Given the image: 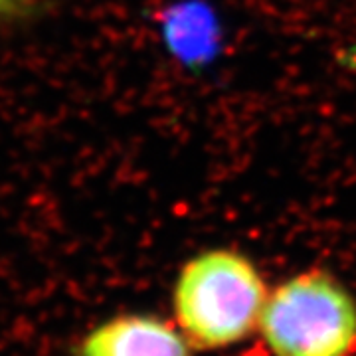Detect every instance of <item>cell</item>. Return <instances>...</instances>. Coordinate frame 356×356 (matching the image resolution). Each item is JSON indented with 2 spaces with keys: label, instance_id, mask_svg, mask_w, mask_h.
Listing matches in <instances>:
<instances>
[{
  "label": "cell",
  "instance_id": "1",
  "mask_svg": "<svg viewBox=\"0 0 356 356\" xmlns=\"http://www.w3.org/2000/svg\"><path fill=\"white\" fill-rule=\"evenodd\" d=\"M267 295L248 255L229 248L204 250L184 261L175 280L177 329L200 350L242 343L257 329Z\"/></svg>",
  "mask_w": 356,
  "mask_h": 356
},
{
  "label": "cell",
  "instance_id": "2",
  "mask_svg": "<svg viewBox=\"0 0 356 356\" xmlns=\"http://www.w3.org/2000/svg\"><path fill=\"white\" fill-rule=\"evenodd\" d=\"M257 329L273 356H355L356 299L329 271L309 269L267 295Z\"/></svg>",
  "mask_w": 356,
  "mask_h": 356
},
{
  "label": "cell",
  "instance_id": "3",
  "mask_svg": "<svg viewBox=\"0 0 356 356\" xmlns=\"http://www.w3.org/2000/svg\"><path fill=\"white\" fill-rule=\"evenodd\" d=\"M191 348L184 334L163 318L125 313L93 327L76 356H191Z\"/></svg>",
  "mask_w": 356,
  "mask_h": 356
},
{
  "label": "cell",
  "instance_id": "4",
  "mask_svg": "<svg viewBox=\"0 0 356 356\" xmlns=\"http://www.w3.org/2000/svg\"><path fill=\"white\" fill-rule=\"evenodd\" d=\"M26 0H0V18L10 16L20 10V6L24 4Z\"/></svg>",
  "mask_w": 356,
  "mask_h": 356
}]
</instances>
